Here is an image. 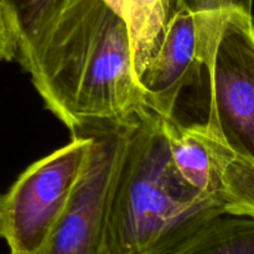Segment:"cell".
Here are the masks:
<instances>
[{
  "mask_svg": "<svg viewBox=\"0 0 254 254\" xmlns=\"http://www.w3.org/2000/svg\"><path fill=\"white\" fill-rule=\"evenodd\" d=\"M15 60L72 136L128 126L150 111L126 24L104 0H66Z\"/></svg>",
  "mask_w": 254,
  "mask_h": 254,
  "instance_id": "cell-1",
  "label": "cell"
},
{
  "mask_svg": "<svg viewBox=\"0 0 254 254\" xmlns=\"http://www.w3.org/2000/svg\"><path fill=\"white\" fill-rule=\"evenodd\" d=\"M221 215L176 173L160 117L136 119L109 206V254H165Z\"/></svg>",
  "mask_w": 254,
  "mask_h": 254,
  "instance_id": "cell-2",
  "label": "cell"
},
{
  "mask_svg": "<svg viewBox=\"0 0 254 254\" xmlns=\"http://www.w3.org/2000/svg\"><path fill=\"white\" fill-rule=\"evenodd\" d=\"M93 136L79 134L29 166L0 198V238L9 254H39L64 213Z\"/></svg>",
  "mask_w": 254,
  "mask_h": 254,
  "instance_id": "cell-3",
  "label": "cell"
},
{
  "mask_svg": "<svg viewBox=\"0 0 254 254\" xmlns=\"http://www.w3.org/2000/svg\"><path fill=\"white\" fill-rule=\"evenodd\" d=\"M160 122L179 176L226 215L254 217V156L228 140L220 121L185 126L171 117Z\"/></svg>",
  "mask_w": 254,
  "mask_h": 254,
  "instance_id": "cell-4",
  "label": "cell"
},
{
  "mask_svg": "<svg viewBox=\"0 0 254 254\" xmlns=\"http://www.w3.org/2000/svg\"><path fill=\"white\" fill-rule=\"evenodd\" d=\"M134 123L88 131L93 143L81 178L39 254H109V206Z\"/></svg>",
  "mask_w": 254,
  "mask_h": 254,
  "instance_id": "cell-5",
  "label": "cell"
},
{
  "mask_svg": "<svg viewBox=\"0 0 254 254\" xmlns=\"http://www.w3.org/2000/svg\"><path fill=\"white\" fill-rule=\"evenodd\" d=\"M206 72L208 116L220 119L236 148L254 156V32L248 6L231 9Z\"/></svg>",
  "mask_w": 254,
  "mask_h": 254,
  "instance_id": "cell-6",
  "label": "cell"
},
{
  "mask_svg": "<svg viewBox=\"0 0 254 254\" xmlns=\"http://www.w3.org/2000/svg\"><path fill=\"white\" fill-rule=\"evenodd\" d=\"M205 68L195 14L185 0H175L158 49L139 76L146 106L160 118L175 117L181 92Z\"/></svg>",
  "mask_w": 254,
  "mask_h": 254,
  "instance_id": "cell-7",
  "label": "cell"
},
{
  "mask_svg": "<svg viewBox=\"0 0 254 254\" xmlns=\"http://www.w3.org/2000/svg\"><path fill=\"white\" fill-rule=\"evenodd\" d=\"M174 5L175 0H122L121 17L128 32L136 78L158 49Z\"/></svg>",
  "mask_w": 254,
  "mask_h": 254,
  "instance_id": "cell-8",
  "label": "cell"
},
{
  "mask_svg": "<svg viewBox=\"0 0 254 254\" xmlns=\"http://www.w3.org/2000/svg\"><path fill=\"white\" fill-rule=\"evenodd\" d=\"M165 254H254V217L221 215Z\"/></svg>",
  "mask_w": 254,
  "mask_h": 254,
  "instance_id": "cell-9",
  "label": "cell"
},
{
  "mask_svg": "<svg viewBox=\"0 0 254 254\" xmlns=\"http://www.w3.org/2000/svg\"><path fill=\"white\" fill-rule=\"evenodd\" d=\"M66 0H0L17 52L26 49Z\"/></svg>",
  "mask_w": 254,
  "mask_h": 254,
  "instance_id": "cell-10",
  "label": "cell"
},
{
  "mask_svg": "<svg viewBox=\"0 0 254 254\" xmlns=\"http://www.w3.org/2000/svg\"><path fill=\"white\" fill-rule=\"evenodd\" d=\"M185 1L193 12L208 17H222L227 14L233 5L242 4L240 0H185Z\"/></svg>",
  "mask_w": 254,
  "mask_h": 254,
  "instance_id": "cell-11",
  "label": "cell"
},
{
  "mask_svg": "<svg viewBox=\"0 0 254 254\" xmlns=\"http://www.w3.org/2000/svg\"><path fill=\"white\" fill-rule=\"evenodd\" d=\"M16 49H15L14 36L9 26L4 9L0 4V62H7L15 60Z\"/></svg>",
  "mask_w": 254,
  "mask_h": 254,
  "instance_id": "cell-12",
  "label": "cell"
},
{
  "mask_svg": "<svg viewBox=\"0 0 254 254\" xmlns=\"http://www.w3.org/2000/svg\"><path fill=\"white\" fill-rule=\"evenodd\" d=\"M104 2H106V4L108 5V6L111 7L112 10H114V11H116L117 14L121 16V2H122V0H104Z\"/></svg>",
  "mask_w": 254,
  "mask_h": 254,
  "instance_id": "cell-13",
  "label": "cell"
},
{
  "mask_svg": "<svg viewBox=\"0 0 254 254\" xmlns=\"http://www.w3.org/2000/svg\"><path fill=\"white\" fill-rule=\"evenodd\" d=\"M0 198H1V193H0Z\"/></svg>",
  "mask_w": 254,
  "mask_h": 254,
  "instance_id": "cell-14",
  "label": "cell"
}]
</instances>
